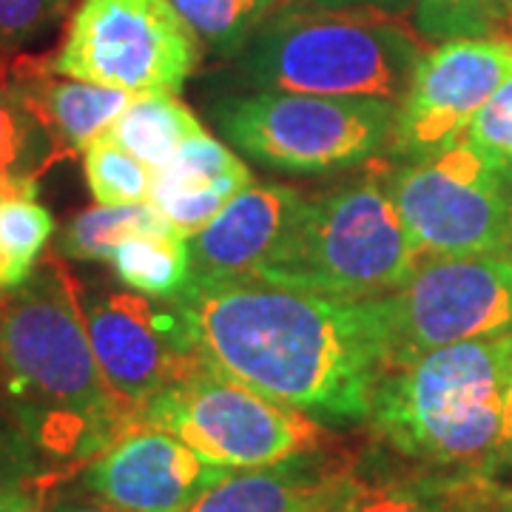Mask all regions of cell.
I'll return each instance as SVG.
<instances>
[{
  "instance_id": "5b68a950",
  "label": "cell",
  "mask_w": 512,
  "mask_h": 512,
  "mask_svg": "<svg viewBox=\"0 0 512 512\" xmlns=\"http://www.w3.org/2000/svg\"><path fill=\"white\" fill-rule=\"evenodd\" d=\"M387 177L373 171L325 197L305 200L291 237L256 276L342 302L399 291L416 274L421 256Z\"/></svg>"
},
{
  "instance_id": "5bb4252c",
  "label": "cell",
  "mask_w": 512,
  "mask_h": 512,
  "mask_svg": "<svg viewBox=\"0 0 512 512\" xmlns=\"http://www.w3.org/2000/svg\"><path fill=\"white\" fill-rule=\"evenodd\" d=\"M305 197L279 183H251L188 239L191 282L256 276L291 237Z\"/></svg>"
},
{
  "instance_id": "8fae6325",
  "label": "cell",
  "mask_w": 512,
  "mask_h": 512,
  "mask_svg": "<svg viewBox=\"0 0 512 512\" xmlns=\"http://www.w3.org/2000/svg\"><path fill=\"white\" fill-rule=\"evenodd\" d=\"M80 305L103 379L137 413L202 362L197 322L183 296L80 288Z\"/></svg>"
},
{
  "instance_id": "d6986e66",
  "label": "cell",
  "mask_w": 512,
  "mask_h": 512,
  "mask_svg": "<svg viewBox=\"0 0 512 512\" xmlns=\"http://www.w3.org/2000/svg\"><path fill=\"white\" fill-rule=\"evenodd\" d=\"M180 234L151 200L126 205H94L63 225L57 251L80 262H109L114 248L131 237H171Z\"/></svg>"
},
{
  "instance_id": "f1b7e54d",
  "label": "cell",
  "mask_w": 512,
  "mask_h": 512,
  "mask_svg": "<svg viewBox=\"0 0 512 512\" xmlns=\"http://www.w3.org/2000/svg\"><path fill=\"white\" fill-rule=\"evenodd\" d=\"M467 140L512 157V74L495 89L493 97L484 103V109L478 111L467 131Z\"/></svg>"
},
{
  "instance_id": "7402d4cb",
  "label": "cell",
  "mask_w": 512,
  "mask_h": 512,
  "mask_svg": "<svg viewBox=\"0 0 512 512\" xmlns=\"http://www.w3.org/2000/svg\"><path fill=\"white\" fill-rule=\"evenodd\" d=\"M55 237V217L37 197L0 202V296L23 285Z\"/></svg>"
},
{
  "instance_id": "ba28073f",
  "label": "cell",
  "mask_w": 512,
  "mask_h": 512,
  "mask_svg": "<svg viewBox=\"0 0 512 512\" xmlns=\"http://www.w3.org/2000/svg\"><path fill=\"white\" fill-rule=\"evenodd\" d=\"M387 185L419 256H512V157L464 137Z\"/></svg>"
},
{
  "instance_id": "ffe728a7",
  "label": "cell",
  "mask_w": 512,
  "mask_h": 512,
  "mask_svg": "<svg viewBox=\"0 0 512 512\" xmlns=\"http://www.w3.org/2000/svg\"><path fill=\"white\" fill-rule=\"evenodd\" d=\"M205 131L197 114L177 94H137L106 128L117 146L131 151L148 168H163L188 137Z\"/></svg>"
},
{
  "instance_id": "603a6c76",
  "label": "cell",
  "mask_w": 512,
  "mask_h": 512,
  "mask_svg": "<svg viewBox=\"0 0 512 512\" xmlns=\"http://www.w3.org/2000/svg\"><path fill=\"white\" fill-rule=\"evenodd\" d=\"M171 6L208 49L237 55L274 12L276 0H171Z\"/></svg>"
},
{
  "instance_id": "8992f818",
  "label": "cell",
  "mask_w": 512,
  "mask_h": 512,
  "mask_svg": "<svg viewBox=\"0 0 512 512\" xmlns=\"http://www.w3.org/2000/svg\"><path fill=\"white\" fill-rule=\"evenodd\" d=\"M396 103L370 97L256 92L217 111L225 140L254 163L285 174H330L390 146Z\"/></svg>"
},
{
  "instance_id": "d590c367",
  "label": "cell",
  "mask_w": 512,
  "mask_h": 512,
  "mask_svg": "<svg viewBox=\"0 0 512 512\" xmlns=\"http://www.w3.org/2000/svg\"><path fill=\"white\" fill-rule=\"evenodd\" d=\"M0 63H3V57H0Z\"/></svg>"
},
{
  "instance_id": "9a60e30c",
  "label": "cell",
  "mask_w": 512,
  "mask_h": 512,
  "mask_svg": "<svg viewBox=\"0 0 512 512\" xmlns=\"http://www.w3.org/2000/svg\"><path fill=\"white\" fill-rule=\"evenodd\" d=\"M356 484L348 458L316 447L276 464L234 470L188 512H339Z\"/></svg>"
},
{
  "instance_id": "3957f363",
  "label": "cell",
  "mask_w": 512,
  "mask_h": 512,
  "mask_svg": "<svg viewBox=\"0 0 512 512\" xmlns=\"http://www.w3.org/2000/svg\"><path fill=\"white\" fill-rule=\"evenodd\" d=\"M510 387L512 330L390 367L367 421L390 450L424 467L493 476Z\"/></svg>"
},
{
  "instance_id": "9c48e42d",
  "label": "cell",
  "mask_w": 512,
  "mask_h": 512,
  "mask_svg": "<svg viewBox=\"0 0 512 512\" xmlns=\"http://www.w3.org/2000/svg\"><path fill=\"white\" fill-rule=\"evenodd\" d=\"M200 63V37L171 0H80L52 69L128 94H177Z\"/></svg>"
},
{
  "instance_id": "7a4b0ae2",
  "label": "cell",
  "mask_w": 512,
  "mask_h": 512,
  "mask_svg": "<svg viewBox=\"0 0 512 512\" xmlns=\"http://www.w3.org/2000/svg\"><path fill=\"white\" fill-rule=\"evenodd\" d=\"M0 390L37 453L83 461L140 421L103 379L80 305V282L60 256L0 296Z\"/></svg>"
},
{
  "instance_id": "f546056e",
  "label": "cell",
  "mask_w": 512,
  "mask_h": 512,
  "mask_svg": "<svg viewBox=\"0 0 512 512\" xmlns=\"http://www.w3.org/2000/svg\"><path fill=\"white\" fill-rule=\"evenodd\" d=\"M316 9L333 12H373L384 18H404L416 9V0H311Z\"/></svg>"
},
{
  "instance_id": "4dcf8cb0",
  "label": "cell",
  "mask_w": 512,
  "mask_h": 512,
  "mask_svg": "<svg viewBox=\"0 0 512 512\" xmlns=\"http://www.w3.org/2000/svg\"><path fill=\"white\" fill-rule=\"evenodd\" d=\"M35 174H20V171H6L0 168V202L18 200V197H37Z\"/></svg>"
},
{
  "instance_id": "30bf717a",
  "label": "cell",
  "mask_w": 512,
  "mask_h": 512,
  "mask_svg": "<svg viewBox=\"0 0 512 512\" xmlns=\"http://www.w3.org/2000/svg\"><path fill=\"white\" fill-rule=\"evenodd\" d=\"M390 367L430 350L512 330V256H421L416 274L379 299ZM387 367V370H390Z\"/></svg>"
},
{
  "instance_id": "6da1fadb",
  "label": "cell",
  "mask_w": 512,
  "mask_h": 512,
  "mask_svg": "<svg viewBox=\"0 0 512 512\" xmlns=\"http://www.w3.org/2000/svg\"><path fill=\"white\" fill-rule=\"evenodd\" d=\"M205 365L330 424L370 416L390 367L379 299L342 302L259 276L188 285Z\"/></svg>"
},
{
  "instance_id": "277c9868",
  "label": "cell",
  "mask_w": 512,
  "mask_h": 512,
  "mask_svg": "<svg viewBox=\"0 0 512 512\" xmlns=\"http://www.w3.org/2000/svg\"><path fill=\"white\" fill-rule=\"evenodd\" d=\"M424 49L399 18L373 12H285L239 52V77L259 92L370 97L402 103Z\"/></svg>"
},
{
  "instance_id": "7c38bea8",
  "label": "cell",
  "mask_w": 512,
  "mask_h": 512,
  "mask_svg": "<svg viewBox=\"0 0 512 512\" xmlns=\"http://www.w3.org/2000/svg\"><path fill=\"white\" fill-rule=\"evenodd\" d=\"M510 74V37H456L424 52L396 106L387 151L416 163L456 146Z\"/></svg>"
},
{
  "instance_id": "52a82bcc",
  "label": "cell",
  "mask_w": 512,
  "mask_h": 512,
  "mask_svg": "<svg viewBox=\"0 0 512 512\" xmlns=\"http://www.w3.org/2000/svg\"><path fill=\"white\" fill-rule=\"evenodd\" d=\"M137 424L174 433L228 470L276 464L325 447L328 436L313 416L274 402L205 362L151 396Z\"/></svg>"
},
{
  "instance_id": "d4e9b609",
  "label": "cell",
  "mask_w": 512,
  "mask_h": 512,
  "mask_svg": "<svg viewBox=\"0 0 512 512\" xmlns=\"http://www.w3.org/2000/svg\"><path fill=\"white\" fill-rule=\"evenodd\" d=\"M83 171L89 191L100 205L146 202L151 197L154 168L117 146L106 131L83 151Z\"/></svg>"
},
{
  "instance_id": "484cf974",
  "label": "cell",
  "mask_w": 512,
  "mask_h": 512,
  "mask_svg": "<svg viewBox=\"0 0 512 512\" xmlns=\"http://www.w3.org/2000/svg\"><path fill=\"white\" fill-rule=\"evenodd\" d=\"M60 160L46 128L26 109L15 89L3 77L0 63V168L35 174Z\"/></svg>"
},
{
  "instance_id": "e575fe53",
  "label": "cell",
  "mask_w": 512,
  "mask_h": 512,
  "mask_svg": "<svg viewBox=\"0 0 512 512\" xmlns=\"http://www.w3.org/2000/svg\"><path fill=\"white\" fill-rule=\"evenodd\" d=\"M52 512H128L111 507L106 501H60Z\"/></svg>"
},
{
  "instance_id": "44dd1931",
  "label": "cell",
  "mask_w": 512,
  "mask_h": 512,
  "mask_svg": "<svg viewBox=\"0 0 512 512\" xmlns=\"http://www.w3.org/2000/svg\"><path fill=\"white\" fill-rule=\"evenodd\" d=\"M109 265L131 291L154 299H174L191 282L188 237H131L114 248Z\"/></svg>"
},
{
  "instance_id": "836d02e7",
  "label": "cell",
  "mask_w": 512,
  "mask_h": 512,
  "mask_svg": "<svg viewBox=\"0 0 512 512\" xmlns=\"http://www.w3.org/2000/svg\"><path fill=\"white\" fill-rule=\"evenodd\" d=\"M512 464V387L510 402H507V416H504V430H501V441H498V456H495V470Z\"/></svg>"
},
{
  "instance_id": "83f0119b",
  "label": "cell",
  "mask_w": 512,
  "mask_h": 512,
  "mask_svg": "<svg viewBox=\"0 0 512 512\" xmlns=\"http://www.w3.org/2000/svg\"><path fill=\"white\" fill-rule=\"evenodd\" d=\"M69 6L72 0H0V57L52 32Z\"/></svg>"
},
{
  "instance_id": "ac0fdd59",
  "label": "cell",
  "mask_w": 512,
  "mask_h": 512,
  "mask_svg": "<svg viewBox=\"0 0 512 512\" xmlns=\"http://www.w3.org/2000/svg\"><path fill=\"white\" fill-rule=\"evenodd\" d=\"M490 481L487 473L476 470L416 473L384 481L356 476L339 512H473Z\"/></svg>"
},
{
  "instance_id": "1f68e13d",
  "label": "cell",
  "mask_w": 512,
  "mask_h": 512,
  "mask_svg": "<svg viewBox=\"0 0 512 512\" xmlns=\"http://www.w3.org/2000/svg\"><path fill=\"white\" fill-rule=\"evenodd\" d=\"M473 512H512V487H498L490 481Z\"/></svg>"
},
{
  "instance_id": "d6a6232c",
  "label": "cell",
  "mask_w": 512,
  "mask_h": 512,
  "mask_svg": "<svg viewBox=\"0 0 512 512\" xmlns=\"http://www.w3.org/2000/svg\"><path fill=\"white\" fill-rule=\"evenodd\" d=\"M0 512H40V495L37 490H20V493L3 495Z\"/></svg>"
},
{
  "instance_id": "cb8c5ba5",
  "label": "cell",
  "mask_w": 512,
  "mask_h": 512,
  "mask_svg": "<svg viewBox=\"0 0 512 512\" xmlns=\"http://www.w3.org/2000/svg\"><path fill=\"white\" fill-rule=\"evenodd\" d=\"M416 32L430 43L512 35V0H416Z\"/></svg>"
},
{
  "instance_id": "2e32d148",
  "label": "cell",
  "mask_w": 512,
  "mask_h": 512,
  "mask_svg": "<svg viewBox=\"0 0 512 512\" xmlns=\"http://www.w3.org/2000/svg\"><path fill=\"white\" fill-rule=\"evenodd\" d=\"M3 77L46 128L60 160L86 151L134 97L123 89L63 77L52 69V60L15 57L12 66L3 63Z\"/></svg>"
},
{
  "instance_id": "4316f807",
  "label": "cell",
  "mask_w": 512,
  "mask_h": 512,
  "mask_svg": "<svg viewBox=\"0 0 512 512\" xmlns=\"http://www.w3.org/2000/svg\"><path fill=\"white\" fill-rule=\"evenodd\" d=\"M43 470V456L23 433L0 390V498L20 490H35Z\"/></svg>"
},
{
  "instance_id": "e0dca14e",
  "label": "cell",
  "mask_w": 512,
  "mask_h": 512,
  "mask_svg": "<svg viewBox=\"0 0 512 512\" xmlns=\"http://www.w3.org/2000/svg\"><path fill=\"white\" fill-rule=\"evenodd\" d=\"M251 183L248 165L217 137L200 131L188 137L163 168H154L148 200L191 239Z\"/></svg>"
},
{
  "instance_id": "4fadbf2b",
  "label": "cell",
  "mask_w": 512,
  "mask_h": 512,
  "mask_svg": "<svg viewBox=\"0 0 512 512\" xmlns=\"http://www.w3.org/2000/svg\"><path fill=\"white\" fill-rule=\"evenodd\" d=\"M231 473L174 433L134 424L89 461L83 487L97 501L128 512H188Z\"/></svg>"
}]
</instances>
